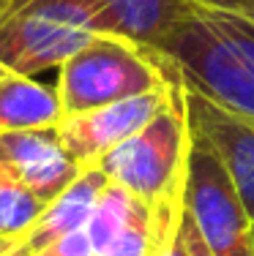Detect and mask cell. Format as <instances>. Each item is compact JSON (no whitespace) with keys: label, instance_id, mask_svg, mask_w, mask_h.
<instances>
[{"label":"cell","instance_id":"8992f818","mask_svg":"<svg viewBox=\"0 0 254 256\" xmlns=\"http://www.w3.org/2000/svg\"><path fill=\"white\" fill-rule=\"evenodd\" d=\"M178 79H172L169 84H164L159 90H150V93L131 96V98L107 104V106H96L80 114L60 118V123L55 126L60 144L80 166L99 164L110 150H115L131 134L145 128L164 109V104L169 101Z\"/></svg>","mask_w":254,"mask_h":256},{"label":"cell","instance_id":"3957f363","mask_svg":"<svg viewBox=\"0 0 254 256\" xmlns=\"http://www.w3.org/2000/svg\"><path fill=\"white\" fill-rule=\"evenodd\" d=\"M96 33H110L99 0H0V63L11 74L60 68Z\"/></svg>","mask_w":254,"mask_h":256},{"label":"cell","instance_id":"9a60e30c","mask_svg":"<svg viewBox=\"0 0 254 256\" xmlns=\"http://www.w3.org/2000/svg\"><path fill=\"white\" fill-rule=\"evenodd\" d=\"M33 256H96V254H93V242H90L88 232L77 229L71 234H63L58 240H52L50 246H44Z\"/></svg>","mask_w":254,"mask_h":256},{"label":"cell","instance_id":"d6986e66","mask_svg":"<svg viewBox=\"0 0 254 256\" xmlns=\"http://www.w3.org/2000/svg\"><path fill=\"white\" fill-rule=\"evenodd\" d=\"M11 242H14V240H3V237H0V251H3V248H9Z\"/></svg>","mask_w":254,"mask_h":256},{"label":"cell","instance_id":"ba28073f","mask_svg":"<svg viewBox=\"0 0 254 256\" xmlns=\"http://www.w3.org/2000/svg\"><path fill=\"white\" fill-rule=\"evenodd\" d=\"M0 164L47 204L82 172L60 144L55 128L0 134Z\"/></svg>","mask_w":254,"mask_h":256},{"label":"cell","instance_id":"4fadbf2b","mask_svg":"<svg viewBox=\"0 0 254 256\" xmlns=\"http://www.w3.org/2000/svg\"><path fill=\"white\" fill-rule=\"evenodd\" d=\"M47 202L0 164V237L22 240L41 218Z\"/></svg>","mask_w":254,"mask_h":256},{"label":"cell","instance_id":"6da1fadb","mask_svg":"<svg viewBox=\"0 0 254 256\" xmlns=\"http://www.w3.org/2000/svg\"><path fill=\"white\" fill-rule=\"evenodd\" d=\"M191 128L186 82H175L172 96L145 128L131 134L99 161L101 172L150 210L164 234L180 229L186 212Z\"/></svg>","mask_w":254,"mask_h":256},{"label":"cell","instance_id":"ffe728a7","mask_svg":"<svg viewBox=\"0 0 254 256\" xmlns=\"http://www.w3.org/2000/svg\"><path fill=\"white\" fill-rule=\"evenodd\" d=\"M9 74H11V71H9V68H6V66H3V63H0V79H3V76H9Z\"/></svg>","mask_w":254,"mask_h":256},{"label":"cell","instance_id":"44dd1931","mask_svg":"<svg viewBox=\"0 0 254 256\" xmlns=\"http://www.w3.org/2000/svg\"><path fill=\"white\" fill-rule=\"evenodd\" d=\"M251 246H254V221H251Z\"/></svg>","mask_w":254,"mask_h":256},{"label":"cell","instance_id":"52a82bcc","mask_svg":"<svg viewBox=\"0 0 254 256\" xmlns=\"http://www.w3.org/2000/svg\"><path fill=\"white\" fill-rule=\"evenodd\" d=\"M191 136L199 139L227 169L246 216L254 221V126L213 98L186 84Z\"/></svg>","mask_w":254,"mask_h":256},{"label":"cell","instance_id":"7c38bea8","mask_svg":"<svg viewBox=\"0 0 254 256\" xmlns=\"http://www.w3.org/2000/svg\"><path fill=\"white\" fill-rule=\"evenodd\" d=\"M140 207H142V202H137L126 188H120L118 182H112V180L107 182V188L101 191L99 202H96L93 216H90L88 226H85L90 242H93L96 256H101L120 234H123V229L134 221Z\"/></svg>","mask_w":254,"mask_h":256},{"label":"cell","instance_id":"5bb4252c","mask_svg":"<svg viewBox=\"0 0 254 256\" xmlns=\"http://www.w3.org/2000/svg\"><path fill=\"white\" fill-rule=\"evenodd\" d=\"M178 232L175 234H164V232L156 226L150 210L142 204L140 212L134 216V221L123 229V234L101 256H164L169 242L178 237Z\"/></svg>","mask_w":254,"mask_h":256},{"label":"cell","instance_id":"5b68a950","mask_svg":"<svg viewBox=\"0 0 254 256\" xmlns=\"http://www.w3.org/2000/svg\"><path fill=\"white\" fill-rule=\"evenodd\" d=\"M186 212L210 256H254L251 218L246 216L227 169L194 136L189 150Z\"/></svg>","mask_w":254,"mask_h":256},{"label":"cell","instance_id":"7a4b0ae2","mask_svg":"<svg viewBox=\"0 0 254 256\" xmlns=\"http://www.w3.org/2000/svg\"><path fill=\"white\" fill-rule=\"evenodd\" d=\"M178 79L175 63L153 46L118 33H96L58 68L63 118L159 90Z\"/></svg>","mask_w":254,"mask_h":256},{"label":"cell","instance_id":"e0dca14e","mask_svg":"<svg viewBox=\"0 0 254 256\" xmlns=\"http://www.w3.org/2000/svg\"><path fill=\"white\" fill-rule=\"evenodd\" d=\"M0 256H33V254L28 251V246L22 240H14L9 248H3V251H0Z\"/></svg>","mask_w":254,"mask_h":256},{"label":"cell","instance_id":"2e32d148","mask_svg":"<svg viewBox=\"0 0 254 256\" xmlns=\"http://www.w3.org/2000/svg\"><path fill=\"white\" fill-rule=\"evenodd\" d=\"M180 240H183V248H186V256H210L205 240L199 237L197 226L191 224L189 212H183V221H180Z\"/></svg>","mask_w":254,"mask_h":256},{"label":"cell","instance_id":"30bf717a","mask_svg":"<svg viewBox=\"0 0 254 256\" xmlns=\"http://www.w3.org/2000/svg\"><path fill=\"white\" fill-rule=\"evenodd\" d=\"M60 118L63 109L55 88L22 74L0 79V134L55 128Z\"/></svg>","mask_w":254,"mask_h":256},{"label":"cell","instance_id":"277c9868","mask_svg":"<svg viewBox=\"0 0 254 256\" xmlns=\"http://www.w3.org/2000/svg\"><path fill=\"white\" fill-rule=\"evenodd\" d=\"M156 50L172 60L186 84L254 126V68L191 6Z\"/></svg>","mask_w":254,"mask_h":256},{"label":"cell","instance_id":"8fae6325","mask_svg":"<svg viewBox=\"0 0 254 256\" xmlns=\"http://www.w3.org/2000/svg\"><path fill=\"white\" fill-rule=\"evenodd\" d=\"M110 33L126 36L145 46H159L169 30L189 14L186 0H99Z\"/></svg>","mask_w":254,"mask_h":256},{"label":"cell","instance_id":"9c48e42d","mask_svg":"<svg viewBox=\"0 0 254 256\" xmlns=\"http://www.w3.org/2000/svg\"><path fill=\"white\" fill-rule=\"evenodd\" d=\"M107 182H110V178L101 172L99 164L82 166V172L71 180V186L63 188V191L44 207V212H41V218L33 224V229L22 237L28 251L36 254L44 246H50L52 240H58V237L71 234V232L88 226L90 216H93V210H96V202H99L101 191L107 188Z\"/></svg>","mask_w":254,"mask_h":256},{"label":"cell","instance_id":"ac0fdd59","mask_svg":"<svg viewBox=\"0 0 254 256\" xmlns=\"http://www.w3.org/2000/svg\"><path fill=\"white\" fill-rule=\"evenodd\" d=\"M164 256H186L183 240H180V232H178V237H175V240L169 242V248H167V254H164Z\"/></svg>","mask_w":254,"mask_h":256}]
</instances>
